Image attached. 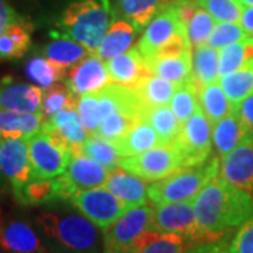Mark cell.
<instances>
[{
	"instance_id": "6da1fadb",
	"label": "cell",
	"mask_w": 253,
	"mask_h": 253,
	"mask_svg": "<svg viewBox=\"0 0 253 253\" xmlns=\"http://www.w3.org/2000/svg\"><path fill=\"white\" fill-rule=\"evenodd\" d=\"M200 228L210 239L239 229L253 217V197L217 176L193 200Z\"/></svg>"
},
{
	"instance_id": "7a4b0ae2",
	"label": "cell",
	"mask_w": 253,
	"mask_h": 253,
	"mask_svg": "<svg viewBox=\"0 0 253 253\" xmlns=\"http://www.w3.org/2000/svg\"><path fill=\"white\" fill-rule=\"evenodd\" d=\"M34 226L51 253L104 252V232L81 212L46 210L36 215Z\"/></svg>"
},
{
	"instance_id": "3957f363",
	"label": "cell",
	"mask_w": 253,
	"mask_h": 253,
	"mask_svg": "<svg viewBox=\"0 0 253 253\" xmlns=\"http://www.w3.org/2000/svg\"><path fill=\"white\" fill-rule=\"evenodd\" d=\"M109 6L100 0L71 3L59 18V33L71 37L89 52H96L110 28Z\"/></svg>"
},
{
	"instance_id": "277c9868",
	"label": "cell",
	"mask_w": 253,
	"mask_h": 253,
	"mask_svg": "<svg viewBox=\"0 0 253 253\" xmlns=\"http://www.w3.org/2000/svg\"><path fill=\"white\" fill-rule=\"evenodd\" d=\"M219 156L212 155L203 165L179 169L162 180L154 181L148 187V199L154 206L194 200L210 181L219 176Z\"/></svg>"
},
{
	"instance_id": "5b68a950",
	"label": "cell",
	"mask_w": 253,
	"mask_h": 253,
	"mask_svg": "<svg viewBox=\"0 0 253 253\" xmlns=\"http://www.w3.org/2000/svg\"><path fill=\"white\" fill-rule=\"evenodd\" d=\"M154 207L144 204L128 210L104 232L103 253H139L162 234L152 228Z\"/></svg>"
},
{
	"instance_id": "8992f818",
	"label": "cell",
	"mask_w": 253,
	"mask_h": 253,
	"mask_svg": "<svg viewBox=\"0 0 253 253\" xmlns=\"http://www.w3.org/2000/svg\"><path fill=\"white\" fill-rule=\"evenodd\" d=\"M183 34L187 36V18L180 3L169 0L148 23L136 46L145 59H149L161 46Z\"/></svg>"
},
{
	"instance_id": "52a82bcc",
	"label": "cell",
	"mask_w": 253,
	"mask_h": 253,
	"mask_svg": "<svg viewBox=\"0 0 253 253\" xmlns=\"http://www.w3.org/2000/svg\"><path fill=\"white\" fill-rule=\"evenodd\" d=\"M211 124L204 113L199 109L183 123L180 134L172 148L176 151L181 169L199 166L211 158Z\"/></svg>"
},
{
	"instance_id": "ba28073f",
	"label": "cell",
	"mask_w": 253,
	"mask_h": 253,
	"mask_svg": "<svg viewBox=\"0 0 253 253\" xmlns=\"http://www.w3.org/2000/svg\"><path fill=\"white\" fill-rule=\"evenodd\" d=\"M152 228L159 234L181 235L196 244L211 241L197 222L193 200L155 206Z\"/></svg>"
},
{
	"instance_id": "9c48e42d",
	"label": "cell",
	"mask_w": 253,
	"mask_h": 253,
	"mask_svg": "<svg viewBox=\"0 0 253 253\" xmlns=\"http://www.w3.org/2000/svg\"><path fill=\"white\" fill-rule=\"evenodd\" d=\"M72 206L103 232L116 224L129 208L104 186L78 191L71 200Z\"/></svg>"
},
{
	"instance_id": "30bf717a",
	"label": "cell",
	"mask_w": 253,
	"mask_h": 253,
	"mask_svg": "<svg viewBox=\"0 0 253 253\" xmlns=\"http://www.w3.org/2000/svg\"><path fill=\"white\" fill-rule=\"evenodd\" d=\"M33 180L54 179L65 173L72 152L40 131L28 139Z\"/></svg>"
},
{
	"instance_id": "8fae6325",
	"label": "cell",
	"mask_w": 253,
	"mask_h": 253,
	"mask_svg": "<svg viewBox=\"0 0 253 253\" xmlns=\"http://www.w3.org/2000/svg\"><path fill=\"white\" fill-rule=\"evenodd\" d=\"M118 166L145 181L162 180L181 169L177 154L172 146H158L142 154L121 158Z\"/></svg>"
},
{
	"instance_id": "7c38bea8",
	"label": "cell",
	"mask_w": 253,
	"mask_h": 253,
	"mask_svg": "<svg viewBox=\"0 0 253 253\" xmlns=\"http://www.w3.org/2000/svg\"><path fill=\"white\" fill-rule=\"evenodd\" d=\"M0 174L9 181L13 194L33 180L30 148L26 138H4L0 149Z\"/></svg>"
},
{
	"instance_id": "4fadbf2b",
	"label": "cell",
	"mask_w": 253,
	"mask_h": 253,
	"mask_svg": "<svg viewBox=\"0 0 253 253\" xmlns=\"http://www.w3.org/2000/svg\"><path fill=\"white\" fill-rule=\"evenodd\" d=\"M65 83L79 97L86 93L101 90L111 83V79L104 61L96 52H90L68 71Z\"/></svg>"
},
{
	"instance_id": "5bb4252c",
	"label": "cell",
	"mask_w": 253,
	"mask_h": 253,
	"mask_svg": "<svg viewBox=\"0 0 253 253\" xmlns=\"http://www.w3.org/2000/svg\"><path fill=\"white\" fill-rule=\"evenodd\" d=\"M0 253H51L36 226L23 219L0 221Z\"/></svg>"
},
{
	"instance_id": "9a60e30c",
	"label": "cell",
	"mask_w": 253,
	"mask_h": 253,
	"mask_svg": "<svg viewBox=\"0 0 253 253\" xmlns=\"http://www.w3.org/2000/svg\"><path fill=\"white\" fill-rule=\"evenodd\" d=\"M78 191L69 180L61 174L46 180H31L14 194V199L23 206H45L58 201H71Z\"/></svg>"
},
{
	"instance_id": "2e32d148",
	"label": "cell",
	"mask_w": 253,
	"mask_h": 253,
	"mask_svg": "<svg viewBox=\"0 0 253 253\" xmlns=\"http://www.w3.org/2000/svg\"><path fill=\"white\" fill-rule=\"evenodd\" d=\"M219 176L251 194L253 187V142H242L224 156Z\"/></svg>"
},
{
	"instance_id": "e0dca14e",
	"label": "cell",
	"mask_w": 253,
	"mask_h": 253,
	"mask_svg": "<svg viewBox=\"0 0 253 253\" xmlns=\"http://www.w3.org/2000/svg\"><path fill=\"white\" fill-rule=\"evenodd\" d=\"M106 66L109 71L111 83H117L131 89H134L146 76L152 75L148 63L136 45L117 58L107 61Z\"/></svg>"
},
{
	"instance_id": "ac0fdd59",
	"label": "cell",
	"mask_w": 253,
	"mask_h": 253,
	"mask_svg": "<svg viewBox=\"0 0 253 253\" xmlns=\"http://www.w3.org/2000/svg\"><path fill=\"white\" fill-rule=\"evenodd\" d=\"M142 30L124 18H114L106 36L103 37L96 55L103 61H111L131 49Z\"/></svg>"
},
{
	"instance_id": "d6986e66",
	"label": "cell",
	"mask_w": 253,
	"mask_h": 253,
	"mask_svg": "<svg viewBox=\"0 0 253 253\" xmlns=\"http://www.w3.org/2000/svg\"><path fill=\"white\" fill-rule=\"evenodd\" d=\"M41 131H52L68 145L73 155H82L81 148L87 139V129L82 124L76 109L63 110L42 123Z\"/></svg>"
},
{
	"instance_id": "ffe728a7",
	"label": "cell",
	"mask_w": 253,
	"mask_h": 253,
	"mask_svg": "<svg viewBox=\"0 0 253 253\" xmlns=\"http://www.w3.org/2000/svg\"><path fill=\"white\" fill-rule=\"evenodd\" d=\"M63 174L76 191H82L103 187L109 179L110 172L91 158L84 155H73Z\"/></svg>"
},
{
	"instance_id": "44dd1931",
	"label": "cell",
	"mask_w": 253,
	"mask_h": 253,
	"mask_svg": "<svg viewBox=\"0 0 253 253\" xmlns=\"http://www.w3.org/2000/svg\"><path fill=\"white\" fill-rule=\"evenodd\" d=\"M104 187L121 200L129 210L148 204V186L144 179L124 169H116L110 173Z\"/></svg>"
},
{
	"instance_id": "7402d4cb",
	"label": "cell",
	"mask_w": 253,
	"mask_h": 253,
	"mask_svg": "<svg viewBox=\"0 0 253 253\" xmlns=\"http://www.w3.org/2000/svg\"><path fill=\"white\" fill-rule=\"evenodd\" d=\"M42 89L26 83H10L0 90V109L16 113H40Z\"/></svg>"
},
{
	"instance_id": "603a6c76",
	"label": "cell",
	"mask_w": 253,
	"mask_h": 253,
	"mask_svg": "<svg viewBox=\"0 0 253 253\" xmlns=\"http://www.w3.org/2000/svg\"><path fill=\"white\" fill-rule=\"evenodd\" d=\"M176 89H177V84H174L172 82L162 79L155 75H149L136 84L134 91H135L136 99L144 114L145 110L166 106L172 100Z\"/></svg>"
},
{
	"instance_id": "cb8c5ba5",
	"label": "cell",
	"mask_w": 253,
	"mask_h": 253,
	"mask_svg": "<svg viewBox=\"0 0 253 253\" xmlns=\"http://www.w3.org/2000/svg\"><path fill=\"white\" fill-rule=\"evenodd\" d=\"M44 120L40 113H16L0 109V135L3 138H26L37 135Z\"/></svg>"
},
{
	"instance_id": "d4e9b609",
	"label": "cell",
	"mask_w": 253,
	"mask_h": 253,
	"mask_svg": "<svg viewBox=\"0 0 253 253\" xmlns=\"http://www.w3.org/2000/svg\"><path fill=\"white\" fill-rule=\"evenodd\" d=\"M42 52L51 62L66 71L90 54L82 44L62 33H52V41L46 44Z\"/></svg>"
},
{
	"instance_id": "484cf974",
	"label": "cell",
	"mask_w": 253,
	"mask_h": 253,
	"mask_svg": "<svg viewBox=\"0 0 253 253\" xmlns=\"http://www.w3.org/2000/svg\"><path fill=\"white\" fill-rule=\"evenodd\" d=\"M120 155L123 158L142 154L149 149L161 146L159 136L148 121L141 120L135 126H132L126 135L117 142H114Z\"/></svg>"
},
{
	"instance_id": "4316f807",
	"label": "cell",
	"mask_w": 253,
	"mask_h": 253,
	"mask_svg": "<svg viewBox=\"0 0 253 253\" xmlns=\"http://www.w3.org/2000/svg\"><path fill=\"white\" fill-rule=\"evenodd\" d=\"M191 79L197 84V87H203L206 84L218 82L219 79V51L211 48L207 44L194 46L191 51Z\"/></svg>"
},
{
	"instance_id": "83f0119b",
	"label": "cell",
	"mask_w": 253,
	"mask_h": 253,
	"mask_svg": "<svg viewBox=\"0 0 253 253\" xmlns=\"http://www.w3.org/2000/svg\"><path fill=\"white\" fill-rule=\"evenodd\" d=\"M242 142V126L238 109L231 111L222 117L212 129V144L219 158H224L232 152L238 145Z\"/></svg>"
},
{
	"instance_id": "f1b7e54d",
	"label": "cell",
	"mask_w": 253,
	"mask_h": 253,
	"mask_svg": "<svg viewBox=\"0 0 253 253\" xmlns=\"http://www.w3.org/2000/svg\"><path fill=\"white\" fill-rule=\"evenodd\" d=\"M169 0H114V18H124L144 30Z\"/></svg>"
},
{
	"instance_id": "f546056e",
	"label": "cell",
	"mask_w": 253,
	"mask_h": 253,
	"mask_svg": "<svg viewBox=\"0 0 253 253\" xmlns=\"http://www.w3.org/2000/svg\"><path fill=\"white\" fill-rule=\"evenodd\" d=\"M218 83L225 91L231 106L238 109V106L253 93V59H249L235 72L219 76Z\"/></svg>"
},
{
	"instance_id": "4dcf8cb0",
	"label": "cell",
	"mask_w": 253,
	"mask_h": 253,
	"mask_svg": "<svg viewBox=\"0 0 253 253\" xmlns=\"http://www.w3.org/2000/svg\"><path fill=\"white\" fill-rule=\"evenodd\" d=\"M151 72L155 76L172 82L174 84H181L191 78V52L173 58H152L145 59Z\"/></svg>"
},
{
	"instance_id": "1f68e13d",
	"label": "cell",
	"mask_w": 253,
	"mask_h": 253,
	"mask_svg": "<svg viewBox=\"0 0 253 253\" xmlns=\"http://www.w3.org/2000/svg\"><path fill=\"white\" fill-rule=\"evenodd\" d=\"M33 26L27 20L14 24L0 36V61L18 59L27 54L31 46Z\"/></svg>"
},
{
	"instance_id": "d6a6232c",
	"label": "cell",
	"mask_w": 253,
	"mask_h": 253,
	"mask_svg": "<svg viewBox=\"0 0 253 253\" xmlns=\"http://www.w3.org/2000/svg\"><path fill=\"white\" fill-rule=\"evenodd\" d=\"M144 120L154 126V129L159 136L161 146H166V148L174 144L183 126L168 104L145 110Z\"/></svg>"
},
{
	"instance_id": "836d02e7",
	"label": "cell",
	"mask_w": 253,
	"mask_h": 253,
	"mask_svg": "<svg viewBox=\"0 0 253 253\" xmlns=\"http://www.w3.org/2000/svg\"><path fill=\"white\" fill-rule=\"evenodd\" d=\"M200 109L208 118L211 126H215L218 121L231 111L232 106L226 97L218 82L206 84L199 89Z\"/></svg>"
},
{
	"instance_id": "e575fe53",
	"label": "cell",
	"mask_w": 253,
	"mask_h": 253,
	"mask_svg": "<svg viewBox=\"0 0 253 253\" xmlns=\"http://www.w3.org/2000/svg\"><path fill=\"white\" fill-rule=\"evenodd\" d=\"M78 99L79 97L66 86L65 82L63 83L59 82L54 86L42 90V103H41L40 114L42 120L46 121L63 110L76 109Z\"/></svg>"
},
{
	"instance_id": "d590c367",
	"label": "cell",
	"mask_w": 253,
	"mask_h": 253,
	"mask_svg": "<svg viewBox=\"0 0 253 253\" xmlns=\"http://www.w3.org/2000/svg\"><path fill=\"white\" fill-rule=\"evenodd\" d=\"M26 73L30 81L45 90L56 83L65 81L68 71L51 62L45 56H34L26 65Z\"/></svg>"
},
{
	"instance_id": "8d00e7d4",
	"label": "cell",
	"mask_w": 253,
	"mask_h": 253,
	"mask_svg": "<svg viewBox=\"0 0 253 253\" xmlns=\"http://www.w3.org/2000/svg\"><path fill=\"white\" fill-rule=\"evenodd\" d=\"M81 154L87 158H91L93 161L99 162L100 165H103L110 173L120 168L118 163L123 158L113 142L97 135H93V134L87 136V139L83 142Z\"/></svg>"
},
{
	"instance_id": "74e56055",
	"label": "cell",
	"mask_w": 253,
	"mask_h": 253,
	"mask_svg": "<svg viewBox=\"0 0 253 253\" xmlns=\"http://www.w3.org/2000/svg\"><path fill=\"white\" fill-rule=\"evenodd\" d=\"M141 120H144V117L139 113H126V111L113 113L100 123L97 131L93 135L104 138L114 144L126 135L132 126H135Z\"/></svg>"
},
{
	"instance_id": "f35d334b",
	"label": "cell",
	"mask_w": 253,
	"mask_h": 253,
	"mask_svg": "<svg viewBox=\"0 0 253 253\" xmlns=\"http://www.w3.org/2000/svg\"><path fill=\"white\" fill-rule=\"evenodd\" d=\"M170 109L181 124L200 109L199 87L191 78L177 86L170 100Z\"/></svg>"
},
{
	"instance_id": "ab89813d",
	"label": "cell",
	"mask_w": 253,
	"mask_h": 253,
	"mask_svg": "<svg viewBox=\"0 0 253 253\" xmlns=\"http://www.w3.org/2000/svg\"><path fill=\"white\" fill-rule=\"evenodd\" d=\"M214 27H215L214 17L204 9L196 6L187 20V37L191 46L207 44Z\"/></svg>"
},
{
	"instance_id": "60d3db41",
	"label": "cell",
	"mask_w": 253,
	"mask_h": 253,
	"mask_svg": "<svg viewBox=\"0 0 253 253\" xmlns=\"http://www.w3.org/2000/svg\"><path fill=\"white\" fill-rule=\"evenodd\" d=\"M218 23H239L244 7L236 0H196Z\"/></svg>"
},
{
	"instance_id": "b9f144b4",
	"label": "cell",
	"mask_w": 253,
	"mask_h": 253,
	"mask_svg": "<svg viewBox=\"0 0 253 253\" xmlns=\"http://www.w3.org/2000/svg\"><path fill=\"white\" fill-rule=\"evenodd\" d=\"M76 111L81 117L82 124L87 129V132L94 134L99 128L100 123L103 121L96 91L79 96L78 104H76Z\"/></svg>"
},
{
	"instance_id": "7bdbcfd3",
	"label": "cell",
	"mask_w": 253,
	"mask_h": 253,
	"mask_svg": "<svg viewBox=\"0 0 253 253\" xmlns=\"http://www.w3.org/2000/svg\"><path fill=\"white\" fill-rule=\"evenodd\" d=\"M248 37L251 36L238 23H218L208 38L207 45L219 51L229 44L244 41Z\"/></svg>"
},
{
	"instance_id": "ee69618b",
	"label": "cell",
	"mask_w": 253,
	"mask_h": 253,
	"mask_svg": "<svg viewBox=\"0 0 253 253\" xmlns=\"http://www.w3.org/2000/svg\"><path fill=\"white\" fill-rule=\"evenodd\" d=\"M197 245L187 238L174 234H162L139 253H184L189 248Z\"/></svg>"
},
{
	"instance_id": "f6af8a7d",
	"label": "cell",
	"mask_w": 253,
	"mask_h": 253,
	"mask_svg": "<svg viewBox=\"0 0 253 253\" xmlns=\"http://www.w3.org/2000/svg\"><path fill=\"white\" fill-rule=\"evenodd\" d=\"M228 249L229 253H253V217L236 229Z\"/></svg>"
},
{
	"instance_id": "bcb514c9",
	"label": "cell",
	"mask_w": 253,
	"mask_h": 253,
	"mask_svg": "<svg viewBox=\"0 0 253 253\" xmlns=\"http://www.w3.org/2000/svg\"><path fill=\"white\" fill-rule=\"evenodd\" d=\"M238 113L242 126V142H253V93L238 106Z\"/></svg>"
},
{
	"instance_id": "7dc6e473",
	"label": "cell",
	"mask_w": 253,
	"mask_h": 253,
	"mask_svg": "<svg viewBox=\"0 0 253 253\" xmlns=\"http://www.w3.org/2000/svg\"><path fill=\"white\" fill-rule=\"evenodd\" d=\"M229 241H226L225 236H222L218 239L200 242V244L189 248L184 253H229V249H228Z\"/></svg>"
},
{
	"instance_id": "c3c4849f",
	"label": "cell",
	"mask_w": 253,
	"mask_h": 253,
	"mask_svg": "<svg viewBox=\"0 0 253 253\" xmlns=\"http://www.w3.org/2000/svg\"><path fill=\"white\" fill-rule=\"evenodd\" d=\"M24 21L26 18L21 17L4 0H0V36L11 26L24 23Z\"/></svg>"
},
{
	"instance_id": "681fc988",
	"label": "cell",
	"mask_w": 253,
	"mask_h": 253,
	"mask_svg": "<svg viewBox=\"0 0 253 253\" xmlns=\"http://www.w3.org/2000/svg\"><path fill=\"white\" fill-rule=\"evenodd\" d=\"M239 24L242 26V28L249 36L253 37V7H245L242 10V16H241Z\"/></svg>"
},
{
	"instance_id": "f907efd6",
	"label": "cell",
	"mask_w": 253,
	"mask_h": 253,
	"mask_svg": "<svg viewBox=\"0 0 253 253\" xmlns=\"http://www.w3.org/2000/svg\"><path fill=\"white\" fill-rule=\"evenodd\" d=\"M242 7H253V0H236Z\"/></svg>"
},
{
	"instance_id": "816d5d0a",
	"label": "cell",
	"mask_w": 253,
	"mask_h": 253,
	"mask_svg": "<svg viewBox=\"0 0 253 253\" xmlns=\"http://www.w3.org/2000/svg\"><path fill=\"white\" fill-rule=\"evenodd\" d=\"M1 145H3V139H1V135H0V149H1Z\"/></svg>"
}]
</instances>
